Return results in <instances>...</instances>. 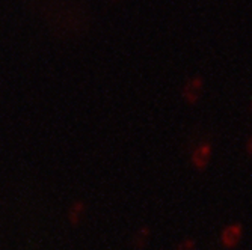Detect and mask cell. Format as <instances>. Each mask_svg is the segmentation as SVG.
I'll use <instances>...</instances> for the list:
<instances>
[{
	"mask_svg": "<svg viewBox=\"0 0 252 250\" xmlns=\"http://www.w3.org/2000/svg\"><path fill=\"white\" fill-rule=\"evenodd\" d=\"M212 155H213V146L210 142L198 143L190 154V163H192L193 169H196L199 172L207 169L210 165V160H212Z\"/></svg>",
	"mask_w": 252,
	"mask_h": 250,
	"instance_id": "6da1fadb",
	"label": "cell"
},
{
	"mask_svg": "<svg viewBox=\"0 0 252 250\" xmlns=\"http://www.w3.org/2000/svg\"><path fill=\"white\" fill-rule=\"evenodd\" d=\"M243 238L242 223H230L220 231V246L226 250H234Z\"/></svg>",
	"mask_w": 252,
	"mask_h": 250,
	"instance_id": "7a4b0ae2",
	"label": "cell"
},
{
	"mask_svg": "<svg viewBox=\"0 0 252 250\" xmlns=\"http://www.w3.org/2000/svg\"><path fill=\"white\" fill-rule=\"evenodd\" d=\"M204 90V80L201 76H193L190 77L185 86H183V90H181V97L185 100L188 104L193 106L199 101V97Z\"/></svg>",
	"mask_w": 252,
	"mask_h": 250,
	"instance_id": "3957f363",
	"label": "cell"
},
{
	"mask_svg": "<svg viewBox=\"0 0 252 250\" xmlns=\"http://www.w3.org/2000/svg\"><path fill=\"white\" fill-rule=\"evenodd\" d=\"M150 237H151V229L148 228V226H142V228L136 232V235L133 238V246L137 250H142L145 246H148Z\"/></svg>",
	"mask_w": 252,
	"mask_h": 250,
	"instance_id": "277c9868",
	"label": "cell"
},
{
	"mask_svg": "<svg viewBox=\"0 0 252 250\" xmlns=\"http://www.w3.org/2000/svg\"><path fill=\"white\" fill-rule=\"evenodd\" d=\"M175 250H196V241L193 238H185L177 244Z\"/></svg>",
	"mask_w": 252,
	"mask_h": 250,
	"instance_id": "5b68a950",
	"label": "cell"
},
{
	"mask_svg": "<svg viewBox=\"0 0 252 250\" xmlns=\"http://www.w3.org/2000/svg\"><path fill=\"white\" fill-rule=\"evenodd\" d=\"M246 152L249 154V155H252V136L248 139V142H246Z\"/></svg>",
	"mask_w": 252,
	"mask_h": 250,
	"instance_id": "8992f818",
	"label": "cell"
},
{
	"mask_svg": "<svg viewBox=\"0 0 252 250\" xmlns=\"http://www.w3.org/2000/svg\"><path fill=\"white\" fill-rule=\"evenodd\" d=\"M251 111H252V103H251Z\"/></svg>",
	"mask_w": 252,
	"mask_h": 250,
	"instance_id": "52a82bcc",
	"label": "cell"
},
{
	"mask_svg": "<svg viewBox=\"0 0 252 250\" xmlns=\"http://www.w3.org/2000/svg\"><path fill=\"white\" fill-rule=\"evenodd\" d=\"M112 2H117V0H112Z\"/></svg>",
	"mask_w": 252,
	"mask_h": 250,
	"instance_id": "ba28073f",
	"label": "cell"
}]
</instances>
